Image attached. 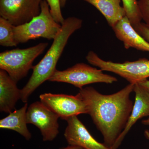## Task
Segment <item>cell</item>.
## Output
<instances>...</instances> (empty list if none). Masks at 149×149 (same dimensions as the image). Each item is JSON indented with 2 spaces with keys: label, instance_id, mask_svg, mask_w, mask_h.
<instances>
[{
  "label": "cell",
  "instance_id": "obj_14",
  "mask_svg": "<svg viewBox=\"0 0 149 149\" xmlns=\"http://www.w3.org/2000/svg\"><path fill=\"white\" fill-rule=\"evenodd\" d=\"M28 107V104L26 103L21 108L11 112L7 116L1 119L0 128L16 131L29 141L32 135L27 126L26 113Z\"/></svg>",
  "mask_w": 149,
  "mask_h": 149
},
{
  "label": "cell",
  "instance_id": "obj_6",
  "mask_svg": "<svg viewBox=\"0 0 149 149\" xmlns=\"http://www.w3.org/2000/svg\"><path fill=\"white\" fill-rule=\"evenodd\" d=\"M90 64L98 67L103 71L113 72L124 78L130 83H136L149 77V60L139 59L134 61L115 63L106 61L96 53L90 51L86 57Z\"/></svg>",
  "mask_w": 149,
  "mask_h": 149
},
{
  "label": "cell",
  "instance_id": "obj_16",
  "mask_svg": "<svg viewBox=\"0 0 149 149\" xmlns=\"http://www.w3.org/2000/svg\"><path fill=\"white\" fill-rule=\"evenodd\" d=\"M14 26L3 17H0V45L3 47H12L17 45L15 40Z\"/></svg>",
  "mask_w": 149,
  "mask_h": 149
},
{
  "label": "cell",
  "instance_id": "obj_21",
  "mask_svg": "<svg viewBox=\"0 0 149 149\" xmlns=\"http://www.w3.org/2000/svg\"><path fill=\"white\" fill-rule=\"evenodd\" d=\"M139 85L142 86L149 93V80L146 79V80H141L137 82Z\"/></svg>",
  "mask_w": 149,
  "mask_h": 149
},
{
  "label": "cell",
  "instance_id": "obj_25",
  "mask_svg": "<svg viewBox=\"0 0 149 149\" xmlns=\"http://www.w3.org/2000/svg\"><path fill=\"white\" fill-rule=\"evenodd\" d=\"M144 134H145V137H146L147 139H148V140H149V130H145V133H144Z\"/></svg>",
  "mask_w": 149,
  "mask_h": 149
},
{
  "label": "cell",
  "instance_id": "obj_23",
  "mask_svg": "<svg viewBox=\"0 0 149 149\" xmlns=\"http://www.w3.org/2000/svg\"><path fill=\"white\" fill-rule=\"evenodd\" d=\"M67 0H60L61 5V8H63L65 6V4Z\"/></svg>",
  "mask_w": 149,
  "mask_h": 149
},
{
  "label": "cell",
  "instance_id": "obj_5",
  "mask_svg": "<svg viewBox=\"0 0 149 149\" xmlns=\"http://www.w3.org/2000/svg\"><path fill=\"white\" fill-rule=\"evenodd\" d=\"M103 71L101 69L80 63L64 70H56L49 80L69 83L80 89L93 83L112 84L117 82L116 77L105 74Z\"/></svg>",
  "mask_w": 149,
  "mask_h": 149
},
{
  "label": "cell",
  "instance_id": "obj_20",
  "mask_svg": "<svg viewBox=\"0 0 149 149\" xmlns=\"http://www.w3.org/2000/svg\"><path fill=\"white\" fill-rule=\"evenodd\" d=\"M134 27L138 33L149 43V27L145 23L141 22Z\"/></svg>",
  "mask_w": 149,
  "mask_h": 149
},
{
  "label": "cell",
  "instance_id": "obj_10",
  "mask_svg": "<svg viewBox=\"0 0 149 149\" xmlns=\"http://www.w3.org/2000/svg\"><path fill=\"white\" fill-rule=\"evenodd\" d=\"M66 121L64 136L68 145L85 149H112L94 139L77 116L70 118Z\"/></svg>",
  "mask_w": 149,
  "mask_h": 149
},
{
  "label": "cell",
  "instance_id": "obj_18",
  "mask_svg": "<svg viewBox=\"0 0 149 149\" xmlns=\"http://www.w3.org/2000/svg\"><path fill=\"white\" fill-rule=\"evenodd\" d=\"M49 6L52 16L58 23L62 24L65 19L61 12L60 0H46Z\"/></svg>",
  "mask_w": 149,
  "mask_h": 149
},
{
  "label": "cell",
  "instance_id": "obj_9",
  "mask_svg": "<svg viewBox=\"0 0 149 149\" xmlns=\"http://www.w3.org/2000/svg\"><path fill=\"white\" fill-rule=\"evenodd\" d=\"M59 117L41 102H36L29 106L26 113L27 124L39 128L44 141H52L56 139L59 131Z\"/></svg>",
  "mask_w": 149,
  "mask_h": 149
},
{
  "label": "cell",
  "instance_id": "obj_7",
  "mask_svg": "<svg viewBox=\"0 0 149 149\" xmlns=\"http://www.w3.org/2000/svg\"><path fill=\"white\" fill-rule=\"evenodd\" d=\"M40 102L63 120L80 114H88L86 104L77 93L75 96L46 93L40 96Z\"/></svg>",
  "mask_w": 149,
  "mask_h": 149
},
{
  "label": "cell",
  "instance_id": "obj_2",
  "mask_svg": "<svg viewBox=\"0 0 149 149\" xmlns=\"http://www.w3.org/2000/svg\"><path fill=\"white\" fill-rule=\"evenodd\" d=\"M83 20L70 17L65 19L60 31L53 40L47 53L33 66V72L26 85L20 90V100L27 103L29 96L40 85L49 80L56 70V66L71 35L82 27Z\"/></svg>",
  "mask_w": 149,
  "mask_h": 149
},
{
  "label": "cell",
  "instance_id": "obj_8",
  "mask_svg": "<svg viewBox=\"0 0 149 149\" xmlns=\"http://www.w3.org/2000/svg\"><path fill=\"white\" fill-rule=\"evenodd\" d=\"M42 0H0V15L13 26L27 23L41 12Z\"/></svg>",
  "mask_w": 149,
  "mask_h": 149
},
{
  "label": "cell",
  "instance_id": "obj_22",
  "mask_svg": "<svg viewBox=\"0 0 149 149\" xmlns=\"http://www.w3.org/2000/svg\"><path fill=\"white\" fill-rule=\"evenodd\" d=\"M61 149H85L83 148H81V147L76 146H68L65 148H62Z\"/></svg>",
  "mask_w": 149,
  "mask_h": 149
},
{
  "label": "cell",
  "instance_id": "obj_24",
  "mask_svg": "<svg viewBox=\"0 0 149 149\" xmlns=\"http://www.w3.org/2000/svg\"><path fill=\"white\" fill-rule=\"evenodd\" d=\"M142 123L145 125H149V116L148 118L146 120H142Z\"/></svg>",
  "mask_w": 149,
  "mask_h": 149
},
{
  "label": "cell",
  "instance_id": "obj_4",
  "mask_svg": "<svg viewBox=\"0 0 149 149\" xmlns=\"http://www.w3.org/2000/svg\"><path fill=\"white\" fill-rule=\"evenodd\" d=\"M47 42L40 43L26 49H15L0 54V69L7 72L17 83L27 76L33 68L35 59L48 47Z\"/></svg>",
  "mask_w": 149,
  "mask_h": 149
},
{
  "label": "cell",
  "instance_id": "obj_11",
  "mask_svg": "<svg viewBox=\"0 0 149 149\" xmlns=\"http://www.w3.org/2000/svg\"><path fill=\"white\" fill-rule=\"evenodd\" d=\"M135 102L133 109L124 130L118 137L112 149H117L131 128L139 119L149 116V93L139 83H135Z\"/></svg>",
  "mask_w": 149,
  "mask_h": 149
},
{
  "label": "cell",
  "instance_id": "obj_13",
  "mask_svg": "<svg viewBox=\"0 0 149 149\" xmlns=\"http://www.w3.org/2000/svg\"><path fill=\"white\" fill-rule=\"evenodd\" d=\"M20 99V90L17 83L3 70H0V110L6 113L13 111Z\"/></svg>",
  "mask_w": 149,
  "mask_h": 149
},
{
  "label": "cell",
  "instance_id": "obj_15",
  "mask_svg": "<svg viewBox=\"0 0 149 149\" xmlns=\"http://www.w3.org/2000/svg\"><path fill=\"white\" fill-rule=\"evenodd\" d=\"M95 7L103 15L110 27H113L126 16L121 0H84Z\"/></svg>",
  "mask_w": 149,
  "mask_h": 149
},
{
  "label": "cell",
  "instance_id": "obj_17",
  "mask_svg": "<svg viewBox=\"0 0 149 149\" xmlns=\"http://www.w3.org/2000/svg\"><path fill=\"white\" fill-rule=\"evenodd\" d=\"M126 15L133 27L141 23L142 16L137 0H122Z\"/></svg>",
  "mask_w": 149,
  "mask_h": 149
},
{
  "label": "cell",
  "instance_id": "obj_19",
  "mask_svg": "<svg viewBox=\"0 0 149 149\" xmlns=\"http://www.w3.org/2000/svg\"><path fill=\"white\" fill-rule=\"evenodd\" d=\"M138 3L142 19L149 27V0H139Z\"/></svg>",
  "mask_w": 149,
  "mask_h": 149
},
{
  "label": "cell",
  "instance_id": "obj_1",
  "mask_svg": "<svg viewBox=\"0 0 149 149\" xmlns=\"http://www.w3.org/2000/svg\"><path fill=\"white\" fill-rule=\"evenodd\" d=\"M135 83H130L122 90L104 95L95 88L80 89L78 94L86 104L88 114L103 136L104 143L112 148L125 128L133 106L130 94Z\"/></svg>",
  "mask_w": 149,
  "mask_h": 149
},
{
  "label": "cell",
  "instance_id": "obj_3",
  "mask_svg": "<svg viewBox=\"0 0 149 149\" xmlns=\"http://www.w3.org/2000/svg\"><path fill=\"white\" fill-rule=\"evenodd\" d=\"M61 28L52 16L47 1L42 0L39 15L27 23L14 26L15 40L17 45L39 38L54 40Z\"/></svg>",
  "mask_w": 149,
  "mask_h": 149
},
{
  "label": "cell",
  "instance_id": "obj_12",
  "mask_svg": "<svg viewBox=\"0 0 149 149\" xmlns=\"http://www.w3.org/2000/svg\"><path fill=\"white\" fill-rule=\"evenodd\" d=\"M112 28L125 49L133 48L149 52V43L135 30L127 16L124 17Z\"/></svg>",
  "mask_w": 149,
  "mask_h": 149
}]
</instances>
